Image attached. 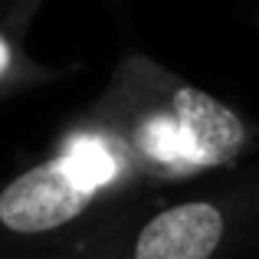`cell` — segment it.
<instances>
[{"label":"cell","instance_id":"obj_4","mask_svg":"<svg viewBox=\"0 0 259 259\" xmlns=\"http://www.w3.org/2000/svg\"><path fill=\"white\" fill-rule=\"evenodd\" d=\"M46 0H0V20H23V23H33ZM112 7H125L128 0H105Z\"/></svg>","mask_w":259,"mask_h":259},{"label":"cell","instance_id":"obj_2","mask_svg":"<svg viewBox=\"0 0 259 259\" xmlns=\"http://www.w3.org/2000/svg\"><path fill=\"white\" fill-rule=\"evenodd\" d=\"M259 240V161L190 184L63 259H230Z\"/></svg>","mask_w":259,"mask_h":259},{"label":"cell","instance_id":"obj_3","mask_svg":"<svg viewBox=\"0 0 259 259\" xmlns=\"http://www.w3.org/2000/svg\"><path fill=\"white\" fill-rule=\"evenodd\" d=\"M33 23L23 20H0V102H10L33 89L63 82L79 66H50L36 59L26 46V33Z\"/></svg>","mask_w":259,"mask_h":259},{"label":"cell","instance_id":"obj_1","mask_svg":"<svg viewBox=\"0 0 259 259\" xmlns=\"http://www.w3.org/2000/svg\"><path fill=\"white\" fill-rule=\"evenodd\" d=\"M256 151L259 125L236 105L128 53L43 158L0 181V259H63Z\"/></svg>","mask_w":259,"mask_h":259}]
</instances>
